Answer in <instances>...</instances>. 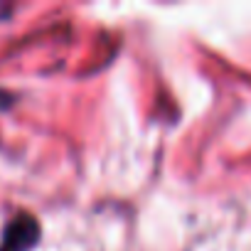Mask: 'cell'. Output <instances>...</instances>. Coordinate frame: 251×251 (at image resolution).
Segmentation results:
<instances>
[{
  "label": "cell",
  "mask_w": 251,
  "mask_h": 251,
  "mask_svg": "<svg viewBox=\"0 0 251 251\" xmlns=\"http://www.w3.org/2000/svg\"><path fill=\"white\" fill-rule=\"evenodd\" d=\"M40 239V224L32 214H18L3 231L0 251H27Z\"/></svg>",
  "instance_id": "1"
}]
</instances>
